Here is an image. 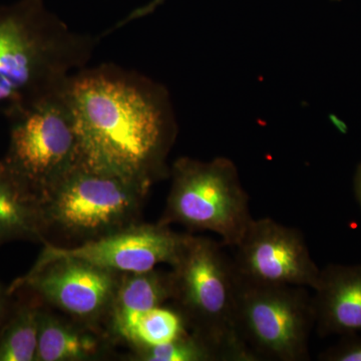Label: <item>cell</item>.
Here are the masks:
<instances>
[{
  "label": "cell",
  "instance_id": "5b68a950",
  "mask_svg": "<svg viewBox=\"0 0 361 361\" xmlns=\"http://www.w3.org/2000/svg\"><path fill=\"white\" fill-rule=\"evenodd\" d=\"M148 193L135 183L80 164L42 201L49 234L56 231L84 243L139 223Z\"/></svg>",
  "mask_w": 361,
  "mask_h": 361
},
{
  "label": "cell",
  "instance_id": "ba28073f",
  "mask_svg": "<svg viewBox=\"0 0 361 361\" xmlns=\"http://www.w3.org/2000/svg\"><path fill=\"white\" fill-rule=\"evenodd\" d=\"M121 275L78 259L59 256L37 260L8 289L11 294L27 292L47 307L99 329L108 320Z\"/></svg>",
  "mask_w": 361,
  "mask_h": 361
},
{
  "label": "cell",
  "instance_id": "d6986e66",
  "mask_svg": "<svg viewBox=\"0 0 361 361\" xmlns=\"http://www.w3.org/2000/svg\"><path fill=\"white\" fill-rule=\"evenodd\" d=\"M13 295V294L9 292L8 287L6 288V287L0 282V330H1L7 318H8L11 311H13L14 305Z\"/></svg>",
  "mask_w": 361,
  "mask_h": 361
},
{
  "label": "cell",
  "instance_id": "8fae6325",
  "mask_svg": "<svg viewBox=\"0 0 361 361\" xmlns=\"http://www.w3.org/2000/svg\"><path fill=\"white\" fill-rule=\"evenodd\" d=\"M312 290L320 336L361 334V264L327 265Z\"/></svg>",
  "mask_w": 361,
  "mask_h": 361
},
{
  "label": "cell",
  "instance_id": "9a60e30c",
  "mask_svg": "<svg viewBox=\"0 0 361 361\" xmlns=\"http://www.w3.org/2000/svg\"><path fill=\"white\" fill-rule=\"evenodd\" d=\"M0 330V361H35L42 302L25 291Z\"/></svg>",
  "mask_w": 361,
  "mask_h": 361
},
{
  "label": "cell",
  "instance_id": "e0dca14e",
  "mask_svg": "<svg viewBox=\"0 0 361 361\" xmlns=\"http://www.w3.org/2000/svg\"><path fill=\"white\" fill-rule=\"evenodd\" d=\"M135 360L141 361H218L205 342L188 331L174 341L152 346L134 348Z\"/></svg>",
  "mask_w": 361,
  "mask_h": 361
},
{
  "label": "cell",
  "instance_id": "9c48e42d",
  "mask_svg": "<svg viewBox=\"0 0 361 361\" xmlns=\"http://www.w3.org/2000/svg\"><path fill=\"white\" fill-rule=\"evenodd\" d=\"M232 258L237 279L257 286L314 289L320 269L302 233L271 218L253 219Z\"/></svg>",
  "mask_w": 361,
  "mask_h": 361
},
{
  "label": "cell",
  "instance_id": "3957f363",
  "mask_svg": "<svg viewBox=\"0 0 361 361\" xmlns=\"http://www.w3.org/2000/svg\"><path fill=\"white\" fill-rule=\"evenodd\" d=\"M224 244L187 235L172 268L174 308L190 332L205 342L218 361H256L242 341L237 319V281Z\"/></svg>",
  "mask_w": 361,
  "mask_h": 361
},
{
  "label": "cell",
  "instance_id": "7c38bea8",
  "mask_svg": "<svg viewBox=\"0 0 361 361\" xmlns=\"http://www.w3.org/2000/svg\"><path fill=\"white\" fill-rule=\"evenodd\" d=\"M174 279L172 271L157 269L121 275L114 296L108 323L109 334L129 343L137 320L147 311L172 301Z\"/></svg>",
  "mask_w": 361,
  "mask_h": 361
},
{
  "label": "cell",
  "instance_id": "7a4b0ae2",
  "mask_svg": "<svg viewBox=\"0 0 361 361\" xmlns=\"http://www.w3.org/2000/svg\"><path fill=\"white\" fill-rule=\"evenodd\" d=\"M87 37L71 32L44 0L0 4V115L11 118L85 68Z\"/></svg>",
  "mask_w": 361,
  "mask_h": 361
},
{
  "label": "cell",
  "instance_id": "2e32d148",
  "mask_svg": "<svg viewBox=\"0 0 361 361\" xmlns=\"http://www.w3.org/2000/svg\"><path fill=\"white\" fill-rule=\"evenodd\" d=\"M188 331L185 320L175 308L158 306L140 317L129 344L133 348H152L174 341Z\"/></svg>",
  "mask_w": 361,
  "mask_h": 361
},
{
  "label": "cell",
  "instance_id": "8992f818",
  "mask_svg": "<svg viewBox=\"0 0 361 361\" xmlns=\"http://www.w3.org/2000/svg\"><path fill=\"white\" fill-rule=\"evenodd\" d=\"M9 121L8 148L1 160L44 201L80 163L77 130L66 101L65 85Z\"/></svg>",
  "mask_w": 361,
  "mask_h": 361
},
{
  "label": "cell",
  "instance_id": "4fadbf2b",
  "mask_svg": "<svg viewBox=\"0 0 361 361\" xmlns=\"http://www.w3.org/2000/svg\"><path fill=\"white\" fill-rule=\"evenodd\" d=\"M108 348L99 329L56 314L42 303L35 361L96 360Z\"/></svg>",
  "mask_w": 361,
  "mask_h": 361
},
{
  "label": "cell",
  "instance_id": "30bf717a",
  "mask_svg": "<svg viewBox=\"0 0 361 361\" xmlns=\"http://www.w3.org/2000/svg\"><path fill=\"white\" fill-rule=\"evenodd\" d=\"M187 235L160 222H139L75 246L61 247L49 242L37 260L66 256L118 274L147 272L161 264H174Z\"/></svg>",
  "mask_w": 361,
  "mask_h": 361
},
{
  "label": "cell",
  "instance_id": "277c9868",
  "mask_svg": "<svg viewBox=\"0 0 361 361\" xmlns=\"http://www.w3.org/2000/svg\"><path fill=\"white\" fill-rule=\"evenodd\" d=\"M171 190L163 225L215 233L224 246L234 248L254 218L250 199L231 160L180 158L170 170Z\"/></svg>",
  "mask_w": 361,
  "mask_h": 361
},
{
  "label": "cell",
  "instance_id": "ffe728a7",
  "mask_svg": "<svg viewBox=\"0 0 361 361\" xmlns=\"http://www.w3.org/2000/svg\"><path fill=\"white\" fill-rule=\"evenodd\" d=\"M353 190H355L356 201H357L361 209V163L355 171V179H353Z\"/></svg>",
  "mask_w": 361,
  "mask_h": 361
},
{
  "label": "cell",
  "instance_id": "5bb4252c",
  "mask_svg": "<svg viewBox=\"0 0 361 361\" xmlns=\"http://www.w3.org/2000/svg\"><path fill=\"white\" fill-rule=\"evenodd\" d=\"M42 199L0 160V246L13 241L49 243Z\"/></svg>",
  "mask_w": 361,
  "mask_h": 361
},
{
  "label": "cell",
  "instance_id": "6da1fadb",
  "mask_svg": "<svg viewBox=\"0 0 361 361\" xmlns=\"http://www.w3.org/2000/svg\"><path fill=\"white\" fill-rule=\"evenodd\" d=\"M80 165L145 189L170 176L177 123L167 90L115 66L84 68L65 85Z\"/></svg>",
  "mask_w": 361,
  "mask_h": 361
},
{
  "label": "cell",
  "instance_id": "52a82bcc",
  "mask_svg": "<svg viewBox=\"0 0 361 361\" xmlns=\"http://www.w3.org/2000/svg\"><path fill=\"white\" fill-rule=\"evenodd\" d=\"M307 289L238 281L240 336L256 361L310 360V338L315 329V315Z\"/></svg>",
  "mask_w": 361,
  "mask_h": 361
},
{
  "label": "cell",
  "instance_id": "ac0fdd59",
  "mask_svg": "<svg viewBox=\"0 0 361 361\" xmlns=\"http://www.w3.org/2000/svg\"><path fill=\"white\" fill-rule=\"evenodd\" d=\"M322 361H361V336L348 334L318 356Z\"/></svg>",
  "mask_w": 361,
  "mask_h": 361
}]
</instances>
